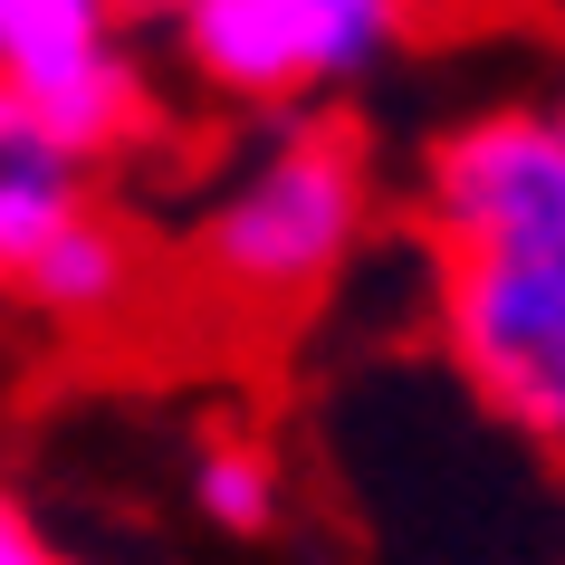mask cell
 <instances>
[{"mask_svg":"<svg viewBox=\"0 0 565 565\" xmlns=\"http://www.w3.org/2000/svg\"><path fill=\"white\" fill-rule=\"evenodd\" d=\"M364 231V145L345 125H288L202 221V268L249 307L327 288Z\"/></svg>","mask_w":565,"mask_h":565,"instance_id":"cell-1","label":"cell"},{"mask_svg":"<svg viewBox=\"0 0 565 565\" xmlns=\"http://www.w3.org/2000/svg\"><path fill=\"white\" fill-rule=\"evenodd\" d=\"M422 221L441 259H536L565 249V106H499L431 145Z\"/></svg>","mask_w":565,"mask_h":565,"instance_id":"cell-2","label":"cell"},{"mask_svg":"<svg viewBox=\"0 0 565 565\" xmlns=\"http://www.w3.org/2000/svg\"><path fill=\"white\" fill-rule=\"evenodd\" d=\"M441 335L489 413L565 450V249L536 259H450Z\"/></svg>","mask_w":565,"mask_h":565,"instance_id":"cell-3","label":"cell"},{"mask_svg":"<svg viewBox=\"0 0 565 565\" xmlns=\"http://www.w3.org/2000/svg\"><path fill=\"white\" fill-rule=\"evenodd\" d=\"M393 39H403V0H182V58L249 106L364 77Z\"/></svg>","mask_w":565,"mask_h":565,"instance_id":"cell-4","label":"cell"},{"mask_svg":"<svg viewBox=\"0 0 565 565\" xmlns=\"http://www.w3.org/2000/svg\"><path fill=\"white\" fill-rule=\"evenodd\" d=\"M0 77L20 96V116L77 163L116 153L145 125V87L106 39V0H0Z\"/></svg>","mask_w":565,"mask_h":565,"instance_id":"cell-5","label":"cell"},{"mask_svg":"<svg viewBox=\"0 0 565 565\" xmlns=\"http://www.w3.org/2000/svg\"><path fill=\"white\" fill-rule=\"evenodd\" d=\"M67 221H87V202H77V153L49 145V135L20 116L0 135V278L20 288L39 268V249H49Z\"/></svg>","mask_w":565,"mask_h":565,"instance_id":"cell-6","label":"cell"},{"mask_svg":"<svg viewBox=\"0 0 565 565\" xmlns=\"http://www.w3.org/2000/svg\"><path fill=\"white\" fill-rule=\"evenodd\" d=\"M30 288V307H49V317H67V327H87V317H116L125 288H135V249H125V231H106V221H67L49 249H39V268L20 278Z\"/></svg>","mask_w":565,"mask_h":565,"instance_id":"cell-7","label":"cell"},{"mask_svg":"<svg viewBox=\"0 0 565 565\" xmlns=\"http://www.w3.org/2000/svg\"><path fill=\"white\" fill-rule=\"evenodd\" d=\"M192 489H202V518H221V527H239V536H259L268 518H278V470H268V450H249V441H221Z\"/></svg>","mask_w":565,"mask_h":565,"instance_id":"cell-8","label":"cell"},{"mask_svg":"<svg viewBox=\"0 0 565 565\" xmlns=\"http://www.w3.org/2000/svg\"><path fill=\"white\" fill-rule=\"evenodd\" d=\"M0 565H67L58 546H49V536L30 527V518H20V508L0 499Z\"/></svg>","mask_w":565,"mask_h":565,"instance_id":"cell-9","label":"cell"},{"mask_svg":"<svg viewBox=\"0 0 565 565\" xmlns=\"http://www.w3.org/2000/svg\"><path fill=\"white\" fill-rule=\"evenodd\" d=\"M10 125H20V96H10V77H0V135H10Z\"/></svg>","mask_w":565,"mask_h":565,"instance_id":"cell-10","label":"cell"}]
</instances>
